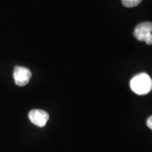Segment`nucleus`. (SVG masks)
I'll use <instances>...</instances> for the list:
<instances>
[{
    "mask_svg": "<svg viewBox=\"0 0 152 152\" xmlns=\"http://www.w3.org/2000/svg\"><path fill=\"white\" fill-rule=\"evenodd\" d=\"M131 90L138 95H146L152 90V80L145 73L134 76L130 81Z\"/></svg>",
    "mask_w": 152,
    "mask_h": 152,
    "instance_id": "1",
    "label": "nucleus"
},
{
    "mask_svg": "<svg viewBox=\"0 0 152 152\" xmlns=\"http://www.w3.org/2000/svg\"><path fill=\"white\" fill-rule=\"evenodd\" d=\"M28 117L33 124L41 128H42L47 124L49 119L48 113L43 110H39V109H35L31 111L28 114Z\"/></svg>",
    "mask_w": 152,
    "mask_h": 152,
    "instance_id": "4",
    "label": "nucleus"
},
{
    "mask_svg": "<svg viewBox=\"0 0 152 152\" xmlns=\"http://www.w3.org/2000/svg\"><path fill=\"white\" fill-rule=\"evenodd\" d=\"M141 1L142 0H122V3L125 7L132 8V7L139 5L141 3Z\"/></svg>",
    "mask_w": 152,
    "mask_h": 152,
    "instance_id": "5",
    "label": "nucleus"
},
{
    "mask_svg": "<svg viewBox=\"0 0 152 152\" xmlns=\"http://www.w3.org/2000/svg\"><path fill=\"white\" fill-rule=\"evenodd\" d=\"M31 78V70L22 66H16L14 69V80L18 86H26Z\"/></svg>",
    "mask_w": 152,
    "mask_h": 152,
    "instance_id": "3",
    "label": "nucleus"
},
{
    "mask_svg": "<svg viewBox=\"0 0 152 152\" xmlns=\"http://www.w3.org/2000/svg\"><path fill=\"white\" fill-rule=\"evenodd\" d=\"M147 126L149 129H151L152 130V116H151L148 119H147Z\"/></svg>",
    "mask_w": 152,
    "mask_h": 152,
    "instance_id": "6",
    "label": "nucleus"
},
{
    "mask_svg": "<svg viewBox=\"0 0 152 152\" xmlns=\"http://www.w3.org/2000/svg\"><path fill=\"white\" fill-rule=\"evenodd\" d=\"M134 36L137 40L145 42L148 45L152 44V23L143 22L136 26Z\"/></svg>",
    "mask_w": 152,
    "mask_h": 152,
    "instance_id": "2",
    "label": "nucleus"
}]
</instances>
